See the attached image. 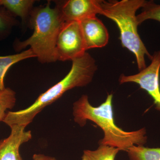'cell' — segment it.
Instances as JSON below:
<instances>
[{
    "mask_svg": "<svg viewBox=\"0 0 160 160\" xmlns=\"http://www.w3.org/2000/svg\"><path fill=\"white\" fill-rule=\"evenodd\" d=\"M113 95L108 94L106 101L98 107L92 106L86 95H83L73 104V119L81 127L89 120L102 129L104 138L99 145H106L127 151L131 146H144L147 142L145 128L133 131H126L116 125L114 122L112 100Z\"/></svg>",
    "mask_w": 160,
    "mask_h": 160,
    "instance_id": "6da1fadb",
    "label": "cell"
},
{
    "mask_svg": "<svg viewBox=\"0 0 160 160\" xmlns=\"http://www.w3.org/2000/svg\"><path fill=\"white\" fill-rule=\"evenodd\" d=\"M68 74L58 82L40 95L29 107L16 111H8L3 122L9 126L18 125L27 127L44 108L55 102L66 92L86 86L92 81L97 66L95 60L88 52L72 60Z\"/></svg>",
    "mask_w": 160,
    "mask_h": 160,
    "instance_id": "7a4b0ae2",
    "label": "cell"
},
{
    "mask_svg": "<svg viewBox=\"0 0 160 160\" xmlns=\"http://www.w3.org/2000/svg\"><path fill=\"white\" fill-rule=\"evenodd\" d=\"M30 26L33 29L31 36L23 42L15 41L13 48L19 52L30 46L42 63L54 62L56 58L57 40L65 22L57 6L50 7V2L46 6L37 7L29 16Z\"/></svg>",
    "mask_w": 160,
    "mask_h": 160,
    "instance_id": "3957f363",
    "label": "cell"
},
{
    "mask_svg": "<svg viewBox=\"0 0 160 160\" xmlns=\"http://www.w3.org/2000/svg\"><path fill=\"white\" fill-rule=\"evenodd\" d=\"M147 1L145 0L103 1L101 3V15L110 19L119 29L122 46L134 55L139 71L146 67L145 56L151 60L149 53L138 32V23L137 11L142 8Z\"/></svg>",
    "mask_w": 160,
    "mask_h": 160,
    "instance_id": "277c9868",
    "label": "cell"
},
{
    "mask_svg": "<svg viewBox=\"0 0 160 160\" xmlns=\"http://www.w3.org/2000/svg\"><path fill=\"white\" fill-rule=\"evenodd\" d=\"M79 22H65L57 40V60L72 61L81 57L86 52Z\"/></svg>",
    "mask_w": 160,
    "mask_h": 160,
    "instance_id": "5b68a950",
    "label": "cell"
},
{
    "mask_svg": "<svg viewBox=\"0 0 160 160\" xmlns=\"http://www.w3.org/2000/svg\"><path fill=\"white\" fill-rule=\"evenodd\" d=\"M151 62L145 69L132 75H121L119 79L120 84L136 83L148 92L154 101L156 109L160 111V50L155 52Z\"/></svg>",
    "mask_w": 160,
    "mask_h": 160,
    "instance_id": "8992f818",
    "label": "cell"
},
{
    "mask_svg": "<svg viewBox=\"0 0 160 160\" xmlns=\"http://www.w3.org/2000/svg\"><path fill=\"white\" fill-rule=\"evenodd\" d=\"M102 0H68L57 2L64 22H80L101 14Z\"/></svg>",
    "mask_w": 160,
    "mask_h": 160,
    "instance_id": "52a82bcc",
    "label": "cell"
},
{
    "mask_svg": "<svg viewBox=\"0 0 160 160\" xmlns=\"http://www.w3.org/2000/svg\"><path fill=\"white\" fill-rule=\"evenodd\" d=\"M86 50L105 47L108 44L109 34L102 22L96 16L79 22Z\"/></svg>",
    "mask_w": 160,
    "mask_h": 160,
    "instance_id": "ba28073f",
    "label": "cell"
},
{
    "mask_svg": "<svg viewBox=\"0 0 160 160\" xmlns=\"http://www.w3.org/2000/svg\"><path fill=\"white\" fill-rule=\"evenodd\" d=\"M10 128L9 136L0 141V160H23L20 154V148L31 139V131H26V127L18 125Z\"/></svg>",
    "mask_w": 160,
    "mask_h": 160,
    "instance_id": "9c48e42d",
    "label": "cell"
},
{
    "mask_svg": "<svg viewBox=\"0 0 160 160\" xmlns=\"http://www.w3.org/2000/svg\"><path fill=\"white\" fill-rule=\"evenodd\" d=\"M35 57L36 58L35 54L30 48L17 54L0 56V90L6 88L4 79L12 66L23 60Z\"/></svg>",
    "mask_w": 160,
    "mask_h": 160,
    "instance_id": "30bf717a",
    "label": "cell"
},
{
    "mask_svg": "<svg viewBox=\"0 0 160 160\" xmlns=\"http://www.w3.org/2000/svg\"><path fill=\"white\" fill-rule=\"evenodd\" d=\"M33 0H0V7L6 8L14 16H18L25 20L30 16Z\"/></svg>",
    "mask_w": 160,
    "mask_h": 160,
    "instance_id": "8fae6325",
    "label": "cell"
},
{
    "mask_svg": "<svg viewBox=\"0 0 160 160\" xmlns=\"http://www.w3.org/2000/svg\"><path fill=\"white\" fill-rule=\"evenodd\" d=\"M130 160H160V148L133 146L127 149Z\"/></svg>",
    "mask_w": 160,
    "mask_h": 160,
    "instance_id": "7c38bea8",
    "label": "cell"
},
{
    "mask_svg": "<svg viewBox=\"0 0 160 160\" xmlns=\"http://www.w3.org/2000/svg\"><path fill=\"white\" fill-rule=\"evenodd\" d=\"M120 149L106 145H100L95 150H85L82 160H115Z\"/></svg>",
    "mask_w": 160,
    "mask_h": 160,
    "instance_id": "4fadbf2b",
    "label": "cell"
},
{
    "mask_svg": "<svg viewBox=\"0 0 160 160\" xmlns=\"http://www.w3.org/2000/svg\"><path fill=\"white\" fill-rule=\"evenodd\" d=\"M16 100L15 92L9 87L0 90V122L5 119L7 110L12 109L15 106Z\"/></svg>",
    "mask_w": 160,
    "mask_h": 160,
    "instance_id": "5bb4252c",
    "label": "cell"
},
{
    "mask_svg": "<svg viewBox=\"0 0 160 160\" xmlns=\"http://www.w3.org/2000/svg\"><path fill=\"white\" fill-rule=\"evenodd\" d=\"M17 24L13 15L4 7H0V41L8 37Z\"/></svg>",
    "mask_w": 160,
    "mask_h": 160,
    "instance_id": "9a60e30c",
    "label": "cell"
},
{
    "mask_svg": "<svg viewBox=\"0 0 160 160\" xmlns=\"http://www.w3.org/2000/svg\"><path fill=\"white\" fill-rule=\"evenodd\" d=\"M142 12L137 16L139 25L145 21L153 20L160 22V5H157L152 1H147L142 8Z\"/></svg>",
    "mask_w": 160,
    "mask_h": 160,
    "instance_id": "2e32d148",
    "label": "cell"
},
{
    "mask_svg": "<svg viewBox=\"0 0 160 160\" xmlns=\"http://www.w3.org/2000/svg\"><path fill=\"white\" fill-rule=\"evenodd\" d=\"M32 160H57L55 158L41 153H35L32 156Z\"/></svg>",
    "mask_w": 160,
    "mask_h": 160,
    "instance_id": "e0dca14e",
    "label": "cell"
}]
</instances>
